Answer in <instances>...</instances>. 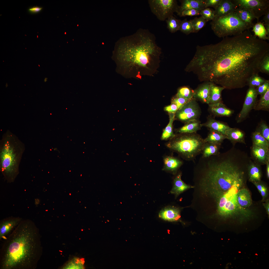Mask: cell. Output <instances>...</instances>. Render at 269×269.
<instances>
[{
  "mask_svg": "<svg viewBox=\"0 0 269 269\" xmlns=\"http://www.w3.org/2000/svg\"><path fill=\"white\" fill-rule=\"evenodd\" d=\"M269 52V43L248 30L215 44L198 46L188 68L201 81L225 89L242 88L260 72V62Z\"/></svg>",
  "mask_w": 269,
  "mask_h": 269,
  "instance_id": "6da1fadb",
  "label": "cell"
},
{
  "mask_svg": "<svg viewBox=\"0 0 269 269\" xmlns=\"http://www.w3.org/2000/svg\"><path fill=\"white\" fill-rule=\"evenodd\" d=\"M251 159L247 153L233 146L224 152L201 156L195 166V179L211 187L218 199L233 187L244 186L248 179L247 168Z\"/></svg>",
  "mask_w": 269,
  "mask_h": 269,
  "instance_id": "7a4b0ae2",
  "label": "cell"
},
{
  "mask_svg": "<svg viewBox=\"0 0 269 269\" xmlns=\"http://www.w3.org/2000/svg\"><path fill=\"white\" fill-rule=\"evenodd\" d=\"M161 54L154 35L148 29H141L118 46L113 59L118 73L141 79L157 71Z\"/></svg>",
  "mask_w": 269,
  "mask_h": 269,
  "instance_id": "3957f363",
  "label": "cell"
},
{
  "mask_svg": "<svg viewBox=\"0 0 269 269\" xmlns=\"http://www.w3.org/2000/svg\"><path fill=\"white\" fill-rule=\"evenodd\" d=\"M39 229L29 219H22L3 241L0 269H35L42 253Z\"/></svg>",
  "mask_w": 269,
  "mask_h": 269,
  "instance_id": "277c9868",
  "label": "cell"
},
{
  "mask_svg": "<svg viewBox=\"0 0 269 269\" xmlns=\"http://www.w3.org/2000/svg\"><path fill=\"white\" fill-rule=\"evenodd\" d=\"M25 148L24 144L9 131L3 135L0 142V170L9 182L13 181L19 173Z\"/></svg>",
  "mask_w": 269,
  "mask_h": 269,
  "instance_id": "5b68a950",
  "label": "cell"
},
{
  "mask_svg": "<svg viewBox=\"0 0 269 269\" xmlns=\"http://www.w3.org/2000/svg\"><path fill=\"white\" fill-rule=\"evenodd\" d=\"M172 138L167 147L187 161H194L201 153L205 143L197 133H180Z\"/></svg>",
  "mask_w": 269,
  "mask_h": 269,
  "instance_id": "8992f818",
  "label": "cell"
},
{
  "mask_svg": "<svg viewBox=\"0 0 269 269\" xmlns=\"http://www.w3.org/2000/svg\"><path fill=\"white\" fill-rule=\"evenodd\" d=\"M210 24L214 34L219 38L239 34L252 27L242 21L235 12L224 16L215 17Z\"/></svg>",
  "mask_w": 269,
  "mask_h": 269,
  "instance_id": "52a82bcc",
  "label": "cell"
},
{
  "mask_svg": "<svg viewBox=\"0 0 269 269\" xmlns=\"http://www.w3.org/2000/svg\"><path fill=\"white\" fill-rule=\"evenodd\" d=\"M243 187H233L217 199V210L220 215L225 217L231 216L245 209L239 205L237 199V192Z\"/></svg>",
  "mask_w": 269,
  "mask_h": 269,
  "instance_id": "ba28073f",
  "label": "cell"
},
{
  "mask_svg": "<svg viewBox=\"0 0 269 269\" xmlns=\"http://www.w3.org/2000/svg\"><path fill=\"white\" fill-rule=\"evenodd\" d=\"M148 2L151 12L162 21L177 13L179 6L176 0H148Z\"/></svg>",
  "mask_w": 269,
  "mask_h": 269,
  "instance_id": "9c48e42d",
  "label": "cell"
},
{
  "mask_svg": "<svg viewBox=\"0 0 269 269\" xmlns=\"http://www.w3.org/2000/svg\"><path fill=\"white\" fill-rule=\"evenodd\" d=\"M237 7L248 10L257 19L269 11V0H231Z\"/></svg>",
  "mask_w": 269,
  "mask_h": 269,
  "instance_id": "30bf717a",
  "label": "cell"
},
{
  "mask_svg": "<svg viewBox=\"0 0 269 269\" xmlns=\"http://www.w3.org/2000/svg\"><path fill=\"white\" fill-rule=\"evenodd\" d=\"M201 113L198 103L193 98L178 110L175 114V118L185 123L191 120H198Z\"/></svg>",
  "mask_w": 269,
  "mask_h": 269,
  "instance_id": "8fae6325",
  "label": "cell"
},
{
  "mask_svg": "<svg viewBox=\"0 0 269 269\" xmlns=\"http://www.w3.org/2000/svg\"><path fill=\"white\" fill-rule=\"evenodd\" d=\"M258 95L256 88L249 87L242 108L236 117V120L237 123L242 122L248 117L251 110L255 106Z\"/></svg>",
  "mask_w": 269,
  "mask_h": 269,
  "instance_id": "7c38bea8",
  "label": "cell"
},
{
  "mask_svg": "<svg viewBox=\"0 0 269 269\" xmlns=\"http://www.w3.org/2000/svg\"><path fill=\"white\" fill-rule=\"evenodd\" d=\"M250 153L252 160L261 166L269 162V148L252 145L250 147Z\"/></svg>",
  "mask_w": 269,
  "mask_h": 269,
  "instance_id": "4fadbf2b",
  "label": "cell"
},
{
  "mask_svg": "<svg viewBox=\"0 0 269 269\" xmlns=\"http://www.w3.org/2000/svg\"><path fill=\"white\" fill-rule=\"evenodd\" d=\"M22 219L19 217H10L4 219L0 223V240L6 236L20 222Z\"/></svg>",
  "mask_w": 269,
  "mask_h": 269,
  "instance_id": "5bb4252c",
  "label": "cell"
},
{
  "mask_svg": "<svg viewBox=\"0 0 269 269\" xmlns=\"http://www.w3.org/2000/svg\"><path fill=\"white\" fill-rule=\"evenodd\" d=\"M202 126L206 127L209 131H214L225 135L226 131L231 128L227 124L216 120L210 116L208 117L207 121L202 124Z\"/></svg>",
  "mask_w": 269,
  "mask_h": 269,
  "instance_id": "9a60e30c",
  "label": "cell"
},
{
  "mask_svg": "<svg viewBox=\"0 0 269 269\" xmlns=\"http://www.w3.org/2000/svg\"><path fill=\"white\" fill-rule=\"evenodd\" d=\"M237 7L231 0H221L214 10L215 17H220L227 15L235 12Z\"/></svg>",
  "mask_w": 269,
  "mask_h": 269,
  "instance_id": "2e32d148",
  "label": "cell"
},
{
  "mask_svg": "<svg viewBox=\"0 0 269 269\" xmlns=\"http://www.w3.org/2000/svg\"><path fill=\"white\" fill-rule=\"evenodd\" d=\"M208 110L214 117H229L232 115L234 111L227 107L222 102L209 105Z\"/></svg>",
  "mask_w": 269,
  "mask_h": 269,
  "instance_id": "e0dca14e",
  "label": "cell"
},
{
  "mask_svg": "<svg viewBox=\"0 0 269 269\" xmlns=\"http://www.w3.org/2000/svg\"><path fill=\"white\" fill-rule=\"evenodd\" d=\"M180 1L181 4L177 13L188 9H194L200 11L206 8L205 0H182Z\"/></svg>",
  "mask_w": 269,
  "mask_h": 269,
  "instance_id": "ac0fdd59",
  "label": "cell"
},
{
  "mask_svg": "<svg viewBox=\"0 0 269 269\" xmlns=\"http://www.w3.org/2000/svg\"><path fill=\"white\" fill-rule=\"evenodd\" d=\"M225 88L210 82L209 97L207 104L208 105L222 102L221 93Z\"/></svg>",
  "mask_w": 269,
  "mask_h": 269,
  "instance_id": "d6986e66",
  "label": "cell"
},
{
  "mask_svg": "<svg viewBox=\"0 0 269 269\" xmlns=\"http://www.w3.org/2000/svg\"><path fill=\"white\" fill-rule=\"evenodd\" d=\"M225 135L227 139L230 140L234 146L238 142L246 144L245 133L239 129L231 128L226 131Z\"/></svg>",
  "mask_w": 269,
  "mask_h": 269,
  "instance_id": "ffe728a7",
  "label": "cell"
},
{
  "mask_svg": "<svg viewBox=\"0 0 269 269\" xmlns=\"http://www.w3.org/2000/svg\"><path fill=\"white\" fill-rule=\"evenodd\" d=\"M261 166L257 164L251 159L247 168L248 179L253 183L261 181L262 176Z\"/></svg>",
  "mask_w": 269,
  "mask_h": 269,
  "instance_id": "44dd1931",
  "label": "cell"
},
{
  "mask_svg": "<svg viewBox=\"0 0 269 269\" xmlns=\"http://www.w3.org/2000/svg\"><path fill=\"white\" fill-rule=\"evenodd\" d=\"M209 88L210 82H206L194 90L193 98L207 104L209 97Z\"/></svg>",
  "mask_w": 269,
  "mask_h": 269,
  "instance_id": "7402d4cb",
  "label": "cell"
},
{
  "mask_svg": "<svg viewBox=\"0 0 269 269\" xmlns=\"http://www.w3.org/2000/svg\"><path fill=\"white\" fill-rule=\"evenodd\" d=\"M237 199L239 205L244 208L249 207L252 203L250 192L246 188H241L238 190L237 194Z\"/></svg>",
  "mask_w": 269,
  "mask_h": 269,
  "instance_id": "603a6c76",
  "label": "cell"
},
{
  "mask_svg": "<svg viewBox=\"0 0 269 269\" xmlns=\"http://www.w3.org/2000/svg\"><path fill=\"white\" fill-rule=\"evenodd\" d=\"M159 216L163 220L169 221L177 220L180 217L179 209L173 207H167L162 210Z\"/></svg>",
  "mask_w": 269,
  "mask_h": 269,
  "instance_id": "cb8c5ba5",
  "label": "cell"
},
{
  "mask_svg": "<svg viewBox=\"0 0 269 269\" xmlns=\"http://www.w3.org/2000/svg\"><path fill=\"white\" fill-rule=\"evenodd\" d=\"M181 174L180 173L176 177L174 180L173 187L170 192L177 196L180 194L193 187L188 185L181 179Z\"/></svg>",
  "mask_w": 269,
  "mask_h": 269,
  "instance_id": "d4e9b609",
  "label": "cell"
},
{
  "mask_svg": "<svg viewBox=\"0 0 269 269\" xmlns=\"http://www.w3.org/2000/svg\"><path fill=\"white\" fill-rule=\"evenodd\" d=\"M202 127V124L198 120H192L185 123L177 132L180 133H196Z\"/></svg>",
  "mask_w": 269,
  "mask_h": 269,
  "instance_id": "484cf974",
  "label": "cell"
},
{
  "mask_svg": "<svg viewBox=\"0 0 269 269\" xmlns=\"http://www.w3.org/2000/svg\"><path fill=\"white\" fill-rule=\"evenodd\" d=\"M164 160V169L173 172H176L183 164L180 159L171 156L166 157Z\"/></svg>",
  "mask_w": 269,
  "mask_h": 269,
  "instance_id": "4316f807",
  "label": "cell"
},
{
  "mask_svg": "<svg viewBox=\"0 0 269 269\" xmlns=\"http://www.w3.org/2000/svg\"><path fill=\"white\" fill-rule=\"evenodd\" d=\"M221 144L210 142H205L201 154L202 156L206 157L219 153L221 148Z\"/></svg>",
  "mask_w": 269,
  "mask_h": 269,
  "instance_id": "83f0119b",
  "label": "cell"
},
{
  "mask_svg": "<svg viewBox=\"0 0 269 269\" xmlns=\"http://www.w3.org/2000/svg\"><path fill=\"white\" fill-rule=\"evenodd\" d=\"M235 12L242 21L253 27L254 25L253 21L255 18L250 11L247 10L237 7Z\"/></svg>",
  "mask_w": 269,
  "mask_h": 269,
  "instance_id": "f1b7e54d",
  "label": "cell"
},
{
  "mask_svg": "<svg viewBox=\"0 0 269 269\" xmlns=\"http://www.w3.org/2000/svg\"><path fill=\"white\" fill-rule=\"evenodd\" d=\"M227 139L226 135L217 132L209 131L207 136L204 139V142L221 144L223 140Z\"/></svg>",
  "mask_w": 269,
  "mask_h": 269,
  "instance_id": "f546056e",
  "label": "cell"
},
{
  "mask_svg": "<svg viewBox=\"0 0 269 269\" xmlns=\"http://www.w3.org/2000/svg\"><path fill=\"white\" fill-rule=\"evenodd\" d=\"M256 102L254 109L256 110L269 111V89Z\"/></svg>",
  "mask_w": 269,
  "mask_h": 269,
  "instance_id": "4dcf8cb0",
  "label": "cell"
},
{
  "mask_svg": "<svg viewBox=\"0 0 269 269\" xmlns=\"http://www.w3.org/2000/svg\"><path fill=\"white\" fill-rule=\"evenodd\" d=\"M252 27L253 31L255 36H258L259 39L262 40H269V37L267 36L265 26L263 23L258 22L254 25Z\"/></svg>",
  "mask_w": 269,
  "mask_h": 269,
  "instance_id": "1f68e13d",
  "label": "cell"
},
{
  "mask_svg": "<svg viewBox=\"0 0 269 269\" xmlns=\"http://www.w3.org/2000/svg\"><path fill=\"white\" fill-rule=\"evenodd\" d=\"M252 145L258 146L269 148V142L258 131H255L251 135Z\"/></svg>",
  "mask_w": 269,
  "mask_h": 269,
  "instance_id": "d6a6232c",
  "label": "cell"
},
{
  "mask_svg": "<svg viewBox=\"0 0 269 269\" xmlns=\"http://www.w3.org/2000/svg\"><path fill=\"white\" fill-rule=\"evenodd\" d=\"M175 114L169 113V122L163 131L161 136L162 139L165 140L170 138H172L175 136L173 131V124L175 118Z\"/></svg>",
  "mask_w": 269,
  "mask_h": 269,
  "instance_id": "836d02e7",
  "label": "cell"
},
{
  "mask_svg": "<svg viewBox=\"0 0 269 269\" xmlns=\"http://www.w3.org/2000/svg\"><path fill=\"white\" fill-rule=\"evenodd\" d=\"M181 20L172 16L165 20L167 28L171 33H174L179 30Z\"/></svg>",
  "mask_w": 269,
  "mask_h": 269,
  "instance_id": "e575fe53",
  "label": "cell"
},
{
  "mask_svg": "<svg viewBox=\"0 0 269 269\" xmlns=\"http://www.w3.org/2000/svg\"><path fill=\"white\" fill-rule=\"evenodd\" d=\"M194 92V90L190 87L184 86L178 90L176 96L190 100L193 98Z\"/></svg>",
  "mask_w": 269,
  "mask_h": 269,
  "instance_id": "d590c367",
  "label": "cell"
},
{
  "mask_svg": "<svg viewBox=\"0 0 269 269\" xmlns=\"http://www.w3.org/2000/svg\"><path fill=\"white\" fill-rule=\"evenodd\" d=\"M266 80L260 76L258 74L253 75L249 80L247 85L249 87L256 88L264 83Z\"/></svg>",
  "mask_w": 269,
  "mask_h": 269,
  "instance_id": "8d00e7d4",
  "label": "cell"
},
{
  "mask_svg": "<svg viewBox=\"0 0 269 269\" xmlns=\"http://www.w3.org/2000/svg\"><path fill=\"white\" fill-rule=\"evenodd\" d=\"M193 29V33H197L203 27L207 21L202 17H196L190 20Z\"/></svg>",
  "mask_w": 269,
  "mask_h": 269,
  "instance_id": "74e56055",
  "label": "cell"
},
{
  "mask_svg": "<svg viewBox=\"0 0 269 269\" xmlns=\"http://www.w3.org/2000/svg\"><path fill=\"white\" fill-rule=\"evenodd\" d=\"M179 30L186 35L193 33V29L190 20L188 21L185 19L181 21Z\"/></svg>",
  "mask_w": 269,
  "mask_h": 269,
  "instance_id": "f35d334b",
  "label": "cell"
},
{
  "mask_svg": "<svg viewBox=\"0 0 269 269\" xmlns=\"http://www.w3.org/2000/svg\"><path fill=\"white\" fill-rule=\"evenodd\" d=\"M256 186L262 197V201L265 202L268 199V190L266 185L261 181L253 183Z\"/></svg>",
  "mask_w": 269,
  "mask_h": 269,
  "instance_id": "ab89813d",
  "label": "cell"
},
{
  "mask_svg": "<svg viewBox=\"0 0 269 269\" xmlns=\"http://www.w3.org/2000/svg\"><path fill=\"white\" fill-rule=\"evenodd\" d=\"M84 260L74 258L65 265L66 269H83L84 268Z\"/></svg>",
  "mask_w": 269,
  "mask_h": 269,
  "instance_id": "60d3db41",
  "label": "cell"
},
{
  "mask_svg": "<svg viewBox=\"0 0 269 269\" xmlns=\"http://www.w3.org/2000/svg\"><path fill=\"white\" fill-rule=\"evenodd\" d=\"M256 131L268 141L269 142V128L268 125L264 121H261L259 124Z\"/></svg>",
  "mask_w": 269,
  "mask_h": 269,
  "instance_id": "b9f144b4",
  "label": "cell"
},
{
  "mask_svg": "<svg viewBox=\"0 0 269 269\" xmlns=\"http://www.w3.org/2000/svg\"><path fill=\"white\" fill-rule=\"evenodd\" d=\"M260 72L269 74V52L264 56L260 62L259 65Z\"/></svg>",
  "mask_w": 269,
  "mask_h": 269,
  "instance_id": "7bdbcfd3",
  "label": "cell"
},
{
  "mask_svg": "<svg viewBox=\"0 0 269 269\" xmlns=\"http://www.w3.org/2000/svg\"><path fill=\"white\" fill-rule=\"evenodd\" d=\"M200 14L207 22L212 20L215 17L214 10L209 8H206L200 11Z\"/></svg>",
  "mask_w": 269,
  "mask_h": 269,
  "instance_id": "ee69618b",
  "label": "cell"
},
{
  "mask_svg": "<svg viewBox=\"0 0 269 269\" xmlns=\"http://www.w3.org/2000/svg\"><path fill=\"white\" fill-rule=\"evenodd\" d=\"M190 100L175 96L172 99L171 103L175 104L177 106L179 110Z\"/></svg>",
  "mask_w": 269,
  "mask_h": 269,
  "instance_id": "f6af8a7d",
  "label": "cell"
},
{
  "mask_svg": "<svg viewBox=\"0 0 269 269\" xmlns=\"http://www.w3.org/2000/svg\"><path fill=\"white\" fill-rule=\"evenodd\" d=\"M200 11L194 9H189L177 13V15L180 17L186 16H194L200 15Z\"/></svg>",
  "mask_w": 269,
  "mask_h": 269,
  "instance_id": "bcb514c9",
  "label": "cell"
},
{
  "mask_svg": "<svg viewBox=\"0 0 269 269\" xmlns=\"http://www.w3.org/2000/svg\"><path fill=\"white\" fill-rule=\"evenodd\" d=\"M269 89V80H266L263 83L256 88L258 95L262 96Z\"/></svg>",
  "mask_w": 269,
  "mask_h": 269,
  "instance_id": "7dc6e473",
  "label": "cell"
},
{
  "mask_svg": "<svg viewBox=\"0 0 269 269\" xmlns=\"http://www.w3.org/2000/svg\"><path fill=\"white\" fill-rule=\"evenodd\" d=\"M221 0H205L206 8L212 7L215 8L219 5Z\"/></svg>",
  "mask_w": 269,
  "mask_h": 269,
  "instance_id": "c3c4849f",
  "label": "cell"
},
{
  "mask_svg": "<svg viewBox=\"0 0 269 269\" xmlns=\"http://www.w3.org/2000/svg\"><path fill=\"white\" fill-rule=\"evenodd\" d=\"M164 109L169 113L175 114L178 109L175 104L171 103L170 105L165 107Z\"/></svg>",
  "mask_w": 269,
  "mask_h": 269,
  "instance_id": "681fc988",
  "label": "cell"
},
{
  "mask_svg": "<svg viewBox=\"0 0 269 269\" xmlns=\"http://www.w3.org/2000/svg\"><path fill=\"white\" fill-rule=\"evenodd\" d=\"M42 9V7L36 6L30 7L28 11L31 13L34 14L39 12Z\"/></svg>",
  "mask_w": 269,
  "mask_h": 269,
  "instance_id": "f907efd6",
  "label": "cell"
},
{
  "mask_svg": "<svg viewBox=\"0 0 269 269\" xmlns=\"http://www.w3.org/2000/svg\"><path fill=\"white\" fill-rule=\"evenodd\" d=\"M263 18L264 22V26L269 25V11H268L264 15Z\"/></svg>",
  "mask_w": 269,
  "mask_h": 269,
  "instance_id": "816d5d0a",
  "label": "cell"
},
{
  "mask_svg": "<svg viewBox=\"0 0 269 269\" xmlns=\"http://www.w3.org/2000/svg\"><path fill=\"white\" fill-rule=\"evenodd\" d=\"M265 203H263V204L264 207L266 209L267 214H269V200L268 198L265 201Z\"/></svg>",
  "mask_w": 269,
  "mask_h": 269,
  "instance_id": "f5cc1de1",
  "label": "cell"
},
{
  "mask_svg": "<svg viewBox=\"0 0 269 269\" xmlns=\"http://www.w3.org/2000/svg\"><path fill=\"white\" fill-rule=\"evenodd\" d=\"M266 165V173L267 177L268 179L269 178V162Z\"/></svg>",
  "mask_w": 269,
  "mask_h": 269,
  "instance_id": "db71d44e",
  "label": "cell"
},
{
  "mask_svg": "<svg viewBox=\"0 0 269 269\" xmlns=\"http://www.w3.org/2000/svg\"><path fill=\"white\" fill-rule=\"evenodd\" d=\"M47 78H45L44 79V81L45 82H46L47 81Z\"/></svg>",
  "mask_w": 269,
  "mask_h": 269,
  "instance_id": "11a10c76",
  "label": "cell"
},
{
  "mask_svg": "<svg viewBox=\"0 0 269 269\" xmlns=\"http://www.w3.org/2000/svg\"><path fill=\"white\" fill-rule=\"evenodd\" d=\"M6 87H7L8 86L7 83H6Z\"/></svg>",
  "mask_w": 269,
  "mask_h": 269,
  "instance_id": "9f6ffc18",
  "label": "cell"
}]
</instances>
